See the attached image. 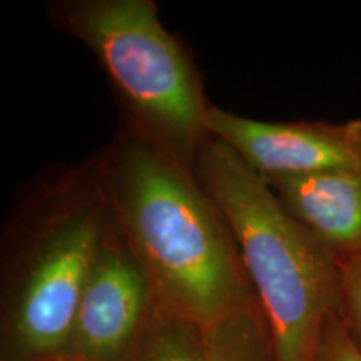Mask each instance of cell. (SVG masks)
Here are the masks:
<instances>
[{"instance_id":"9","label":"cell","mask_w":361,"mask_h":361,"mask_svg":"<svg viewBox=\"0 0 361 361\" xmlns=\"http://www.w3.org/2000/svg\"><path fill=\"white\" fill-rule=\"evenodd\" d=\"M123 361H207L204 331L157 300Z\"/></svg>"},{"instance_id":"7","label":"cell","mask_w":361,"mask_h":361,"mask_svg":"<svg viewBox=\"0 0 361 361\" xmlns=\"http://www.w3.org/2000/svg\"><path fill=\"white\" fill-rule=\"evenodd\" d=\"M264 180L338 263L361 259V169Z\"/></svg>"},{"instance_id":"11","label":"cell","mask_w":361,"mask_h":361,"mask_svg":"<svg viewBox=\"0 0 361 361\" xmlns=\"http://www.w3.org/2000/svg\"><path fill=\"white\" fill-rule=\"evenodd\" d=\"M311 361H361V353L346 331L340 314L335 313L324 323Z\"/></svg>"},{"instance_id":"10","label":"cell","mask_w":361,"mask_h":361,"mask_svg":"<svg viewBox=\"0 0 361 361\" xmlns=\"http://www.w3.org/2000/svg\"><path fill=\"white\" fill-rule=\"evenodd\" d=\"M338 314L361 353V259L340 261Z\"/></svg>"},{"instance_id":"2","label":"cell","mask_w":361,"mask_h":361,"mask_svg":"<svg viewBox=\"0 0 361 361\" xmlns=\"http://www.w3.org/2000/svg\"><path fill=\"white\" fill-rule=\"evenodd\" d=\"M111 223L99 151L16 194L0 241L2 361H59Z\"/></svg>"},{"instance_id":"1","label":"cell","mask_w":361,"mask_h":361,"mask_svg":"<svg viewBox=\"0 0 361 361\" xmlns=\"http://www.w3.org/2000/svg\"><path fill=\"white\" fill-rule=\"evenodd\" d=\"M99 156L112 219L159 303L206 331L255 296L228 221L194 171L124 128Z\"/></svg>"},{"instance_id":"6","label":"cell","mask_w":361,"mask_h":361,"mask_svg":"<svg viewBox=\"0 0 361 361\" xmlns=\"http://www.w3.org/2000/svg\"><path fill=\"white\" fill-rule=\"evenodd\" d=\"M206 130L264 179L361 169V119L268 123L211 104Z\"/></svg>"},{"instance_id":"8","label":"cell","mask_w":361,"mask_h":361,"mask_svg":"<svg viewBox=\"0 0 361 361\" xmlns=\"http://www.w3.org/2000/svg\"><path fill=\"white\" fill-rule=\"evenodd\" d=\"M207 361H274L268 324L256 296L204 331Z\"/></svg>"},{"instance_id":"4","label":"cell","mask_w":361,"mask_h":361,"mask_svg":"<svg viewBox=\"0 0 361 361\" xmlns=\"http://www.w3.org/2000/svg\"><path fill=\"white\" fill-rule=\"evenodd\" d=\"M45 19L92 52L119 109V128L194 171L206 130L201 72L162 25L154 0H51Z\"/></svg>"},{"instance_id":"5","label":"cell","mask_w":361,"mask_h":361,"mask_svg":"<svg viewBox=\"0 0 361 361\" xmlns=\"http://www.w3.org/2000/svg\"><path fill=\"white\" fill-rule=\"evenodd\" d=\"M156 303L146 269L111 216L59 361H123Z\"/></svg>"},{"instance_id":"3","label":"cell","mask_w":361,"mask_h":361,"mask_svg":"<svg viewBox=\"0 0 361 361\" xmlns=\"http://www.w3.org/2000/svg\"><path fill=\"white\" fill-rule=\"evenodd\" d=\"M194 173L228 221L274 361H311L340 306V263L224 142L209 135Z\"/></svg>"}]
</instances>
